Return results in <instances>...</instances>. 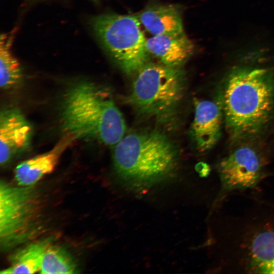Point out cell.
Here are the masks:
<instances>
[{
	"instance_id": "1",
	"label": "cell",
	"mask_w": 274,
	"mask_h": 274,
	"mask_svg": "<svg viewBox=\"0 0 274 274\" xmlns=\"http://www.w3.org/2000/svg\"><path fill=\"white\" fill-rule=\"evenodd\" d=\"M236 209L218 201L221 209L223 272L274 273V205L237 191Z\"/></svg>"
},
{
	"instance_id": "3",
	"label": "cell",
	"mask_w": 274,
	"mask_h": 274,
	"mask_svg": "<svg viewBox=\"0 0 274 274\" xmlns=\"http://www.w3.org/2000/svg\"><path fill=\"white\" fill-rule=\"evenodd\" d=\"M61 122L65 133L113 146L125 135L124 117L110 93L90 82L78 83L63 96Z\"/></svg>"
},
{
	"instance_id": "8",
	"label": "cell",
	"mask_w": 274,
	"mask_h": 274,
	"mask_svg": "<svg viewBox=\"0 0 274 274\" xmlns=\"http://www.w3.org/2000/svg\"><path fill=\"white\" fill-rule=\"evenodd\" d=\"M31 186L0 184V237L4 245L12 241L29 222L34 209Z\"/></svg>"
},
{
	"instance_id": "7",
	"label": "cell",
	"mask_w": 274,
	"mask_h": 274,
	"mask_svg": "<svg viewBox=\"0 0 274 274\" xmlns=\"http://www.w3.org/2000/svg\"><path fill=\"white\" fill-rule=\"evenodd\" d=\"M221 192L220 198L235 191H244L256 186L264 174V163L249 146H242L223 158L217 166Z\"/></svg>"
},
{
	"instance_id": "13",
	"label": "cell",
	"mask_w": 274,
	"mask_h": 274,
	"mask_svg": "<svg viewBox=\"0 0 274 274\" xmlns=\"http://www.w3.org/2000/svg\"><path fill=\"white\" fill-rule=\"evenodd\" d=\"M136 16L146 29L153 36L185 33L181 13L174 5L154 4L146 7Z\"/></svg>"
},
{
	"instance_id": "15",
	"label": "cell",
	"mask_w": 274,
	"mask_h": 274,
	"mask_svg": "<svg viewBox=\"0 0 274 274\" xmlns=\"http://www.w3.org/2000/svg\"><path fill=\"white\" fill-rule=\"evenodd\" d=\"M14 33L2 34L0 41V86L8 89L20 83L23 71L20 63L13 54L11 46Z\"/></svg>"
},
{
	"instance_id": "10",
	"label": "cell",
	"mask_w": 274,
	"mask_h": 274,
	"mask_svg": "<svg viewBox=\"0 0 274 274\" xmlns=\"http://www.w3.org/2000/svg\"><path fill=\"white\" fill-rule=\"evenodd\" d=\"M195 113L190 132L198 150L204 152L216 144L221 134L223 111L216 100H194Z\"/></svg>"
},
{
	"instance_id": "9",
	"label": "cell",
	"mask_w": 274,
	"mask_h": 274,
	"mask_svg": "<svg viewBox=\"0 0 274 274\" xmlns=\"http://www.w3.org/2000/svg\"><path fill=\"white\" fill-rule=\"evenodd\" d=\"M32 127L23 114L15 108L4 109L0 115V163L7 165L29 147Z\"/></svg>"
},
{
	"instance_id": "14",
	"label": "cell",
	"mask_w": 274,
	"mask_h": 274,
	"mask_svg": "<svg viewBox=\"0 0 274 274\" xmlns=\"http://www.w3.org/2000/svg\"><path fill=\"white\" fill-rule=\"evenodd\" d=\"M48 241L31 243L15 254L11 264L1 274L35 273L40 271L44 255L49 247Z\"/></svg>"
},
{
	"instance_id": "12",
	"label": "cell",
	"mask_w": 274,
	"mask_h": 274,
	"mask_svg": "<svg viewBox=\"0 0 274 274\" xmlns=\"http://www.w3.org/2000/svg\"><path fill=\"white\" fill-rule=\"evenodd\" d=\"M146 47L152 55L165 65L180 67L194 51L192 41L183 34L178 36L156 35L146 40Z\"/></svg>"
},
{
	"instance_id": "2",
	"label": "cell",
	"mask_w": 274,
	"mask_h": 274,
	"mask_svg": "<svg viewBox=\"0 0 274 274\" xmlns=\"http://www.w3.org/2000/svg\"><path fill=\"white\" fill-rule=\"evenodd\" d=\"M219 98L231 139L254 136L267 125L274 113V71L236 67L228 75Z\"/></svg>"
},
{
	"instance_id": "16",
	"label": "cell",
	"mask_w": 274,
	"mask_h": 274,
	"mask_svg": "<svg viewBox=\"0 0 274 274\" xmlns=\"http://www.w3.org/2000/svg\"><path fill=\"white\" fill-rule=\"evenodd\" d=\"M41 273H77V266L71 256L63 248L57 246L49 247L43 257Z\"/></svg>"
},
{
	"instance_id": "17",
	"label": "cell",
	"mask_w": 274,
	"mask_h": 274,
	"mask_svg": "<svg viewBox=\"0 0 274 274\" xmlns=\"http://www.w3.org/2000/svg\"><path fill=\"white\" fill-rule=\"evenodd\" d=\"M92 1H100V0H92Z\"/></svg>"
},
{
	"instance_id": "5",
	"label": "cell",
	"mask_w": 274,
	"mask_h": 274,
	"mask_svg": "<svg viewBox=\"0 0 274 274\" xmlns=\"http://www.w3.org/2000/svg\"><path fill=\"white\" fill-rule=\"evenodd\" d=\"M128 100L141 116L166 120L176 112L184 95V71L150 62L136 74Z\"/></svg>"
},
{
	"instance_id": "11",
	"label": "cell",
	"mask_w": 274,
	"mask_h": 274,
	"mask_svg": "<svg viewBox=\"0 0 274 274\" xmlns=\"http://www.w3.org/2000/svg\"><path fill=\"white\" fill-rule=\"evenodd\" d=\"M77 139L71 133H65L51 150L20 163L14 170V178L18 185L32 186L51 173L63 153Z\"/></svg>"
},
{
	"instance_id": "6",
	"label": "cell",
	"mask_w": 274,
	"mask_h": 274,
	"mask_svg": "<svg viewBox=\"0 0 274 274\" xmlns=\"http://www.w3.org/2000/svg\"><path fill=\"white\" fill-rule=\"evenodd\" d=\"M89 26L102 48L128 75L149 62L146 40L135 15L105 13L91 17Z\"/></svg>"
},
{
	"instance_id": "4",
	"label": "cell",
	"mask_w": 274,
	"mask_h": 274,
	"mask_svg": "<svg viewBox=\"0 0 274 274\" xmlns=\"http://www.w3.org/2000/svg\"><path fill=\"white\" fill-rule=\"evenodd\" d=\"M113 165L118 178L134 190L148 189L169 178L178 165L179 154L163 133L135 132L115 145Z\"/></svg>"
}]
</instances>
